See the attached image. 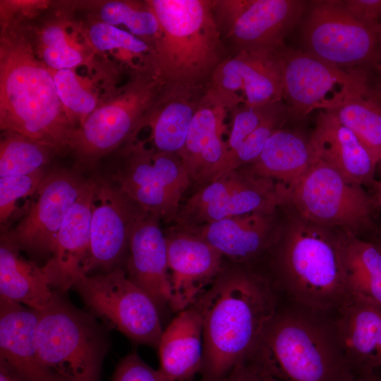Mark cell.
<instances>
[{"label": "cell", "mask_w": 381, "mask_h": 381, "mask_svg": "<svg viewBox=\"0 0 381 381\" xmlns=\"http://www.w3.org/2000/svg\"><path fill=\"white\" fill-rule=\"evenodd\" d=\"M0 381H22L3 363L0 364Z\"/></svg>", "instance_id": "cell-45"}, {"label": "cell", "mask_w": 381, "mask_h": 381, "mask_svg": "<svg viewBox=\"0 0 381 381\" xmlns=\"http://www.w3.org/2000/svg\"><path fill=\"white\" fill-rule=\"evenodd\" d=\"M44 64L51 70L72 69L83 60L81 51L59 25L45 28L40 36Z\"/></svg>", "instance_id": "cell-37"}, {"label": "cell", "mask_w": 381, "mask_h": 381, "mask_svg": "<svg viewBox=\"0 0 381 381\" xmlns=\"http://www.w3.org/2000/svg\"><path fill=\"white\" fill-rule=\"evenodd\" d=\"M87 181L67 170L47 173L23 217L3 234L20 250L52 253L62 222Z\"/></svg>", "instance_id": "cell-14"}, {"label": "cell", "mask_w": 381, "mask_h": 381, "mask_svg": "<svg viewBox=\"0 0 381 381\" xmlns=\"http://www.w3.org/2000/svg\"><path fill=\"white\" fill-rule=\"evenodd\" d=\"M159 219L144 212L135 224L129 239L128 279L144 291L159 312L170 308V284L167 247Z\"/></svg>", "instance_id": "cell-19"}, {"label": "cell", "mask_w": 381, "mask_h": 381, "mask_svg": "<svg viewBox=\"0 0 381 381\" xmlns=\"http://www.w3.org/2000/svg\"><path fill=\"white\" fill-rule=\"evenodd\" d=\"M47 173L41 169L35 173L0 177V222L2 225L15 212L20 199L35 195Z\"/></svg>", "instance_id": "cell-39"}, {"label": "cell", "mask_w": 381, "mask_h": 381, "mask_svg": "<svg viewBox=\"0 0 381 381\" xmlns=\"http://www.w3.org/2000/svg\"><path fill=\"white\" fill-rule=\"evenodd\" d=\"M313 159L332 167L350 183H373L377 164L347 127L330 111H319L308 140Z\"/></svg>", "instance_id": "cell-22"}, {"label": "cell", "mask_w": 381, "mask_h": 381, "mask_svg": "<svg viewBox=\"0 0 381 381\" xmlns=\"http://www.w3.org/2000/svg\"><path fill=\"white\" fill-rule=\"evenodd\" d=\"M304 219L355 230L369 226L377 205L362 185L350 183L329 165L313 159L291 201Z\"/></svg>", "instance_id": "cell-13"}, {"label": "cell", "mask_w": 381, "mask_h": 381, "mask_svg": "<svg viewBox=\"0 0 381 381\" xmlns=\"http://www.w3.org/2000/svg\"><path fill=\"white\" fill-rule=\"evenodd\" d=\"M373 183L375 187V200L377 206L381 207V179L377 181H374Z\"/></svg>", "instance_id": "cell-47"}, {"label": "cell", "mask_w": 381, "mask_h": 381, "mask_svg": "<svg viewBox=\"0 0 381 381\" xmlns=\"http://www.w3.org/2000/svg\"><path fill=\"white\" fill-rule=\"evenodd\" d=\"M73 288L90 313L133 342L157 349L163 333L159 312L152 299L120 267L105 274L85 275Z\"/></svg>", "instance_id": "cell-10"}, {"label": "cell", "mask_w": 381, "mask_h": 381, "mask_svg": "<svg viewBox=\"0 0 381 381\" xmlns=\"http://www.w3.org/2000/svg\"><path fill=\"white\" fill-rule=\"evenodd\" d=\"M37 322V311L0 298L1 363L22 381H61L40 357Z\"/></svg>", "instance_id": "cell-20"}, {"label": "cell", "mask_w": 381, "mask_h": 381, "mask_svg": "<svg viewBox=\"0 0 381 381\" xmlns=\"http://www.w3.org/2000/svg\"><path fill=\"white\" fill-rule=\"evenodd\" d=\"M280 303L270 277L224 267L193 305L202 321L200 381H218L249 361Z\"/></svg>", "instance_id": "cell-1"}, {"label": "cell", "mask_w": 381, "mask_h": 381, "mask_svg": "<svg viewBox=\"0 0 381 381\" xmlns=\"http://www.w3.org/2000/svg\"><path fill=\"white\" fill-rule=\"evenodd\" d=\"M97 184V180H88L65 217L55 241L50 260L56 275L55 287L62 294L87 273L91 216Z\"/></svg>", "instance_id": "cell-24"}, {"label": "cell", "mask_w": 381, "mask_h": 381, "mask_svg": "<svg viewBox=\"0 0 381 381\" xmlns=\"http://www.w3.org/2000/svg\"><path fill=\"white\" fill-rule=\"evenodd\" d=\"M122 167L114 175L116 186L145 212L159 219H176L191 179L179 155L128 142Z\"/></svg>", "instance_id": "cell-11"}, {"label": "cell", "mask_w": 381, "mask_h": 381, "mask_svg": "<svg viewBox=\"0 0 381 381\" xmlns=\"http://www.w3.org/2000/svg\"><path fill=\"white\" fill-rule=\"evenodd\" d=\"M164 86L152 70H140L121 94L95 109L73 135L71 148L80 163L92 168L102 156L133 140Z\"/></svg>", "instance_id": "cell-8"}, {"label": "cell", "mask_w": 381, "mask_h": 381, "mask_svg": "<svg viewBox=\"0 0 381 381\" xmlns=\"http://www.w3.org/2000/svg\"><path fill=\"white\" fill-rule=\"evenodd\" d=\"M375 243L377 246L379 250L381 251V239L378 242Z\"/></svg>", "instance_id": "cell-49"}, {"label": "cell", "mask_w": 381, "mask_h": 381, "mask_svg": "<svg viewBox=\"0 0 381 381\" xmlns=\"http://www.w3.org/2000/svg\"><path fill=\"white\" fill-rule=\"evenodd\" d=\"M170 284V309L193 306L224 266V256L197 234L181 227L165 235Z\"/></svg>", "instance_id": "cell-16"}, {"label": "cell", "mask_w": 381, "mask_h": 381, "mask_svg": "<svg viewBox=\"0 0 381 381\" xmlns=\"http://www.w3.org/2000/svg\"><path fill=\"white\" fill-rule=\"evenodd\" d=\"M291 199L289 193L273 181L240 168L203 185L179 210L176 220L179 227L191 229L254 212L272 214Z\"/></svg>", "instance_id": "cell-12"}, {"label": "cell", "mask_w": 381, "mask_h": 381, "mask_svg": "<svg viewBox=\"0 0 381 381\" xmlns=\"http://www.w3.org/2000/svg\"><path fill=\"white\" fill-rule=\"evenodd\" d=\"M289 116L330 111L373 85L368 70H346L301 49L283 45L275 52Z\"/></svg>", "instance_id": "cell-7"}, {"label": "cell", "mask_w": 381, "mask_h": 381, "mask_svg": "<svg viewBox=\"0 0 381 381\" xmlns=\"http://www.w3.org/2000/svg\"><path fill=\"white\" fill-rule=\"evenodd\" d=\"M344 236L304 219L271 248L270 277L281 301L334 314L349 296L342 263Z\"/></svg>", "instance_id": "cell-3"}, {"label": "cell", "mask_w": 381, "mask_h": 381, "mask_svg": "<svg viewBox=\"0 0 381 381\" xmlns=\"http://www.w3.org/2000/svg\"><path fill=\"white\" fill-rule=\"evenodd\" d=\"M342 4L361 22L381 32V0H346Z\"/></svg>", "instance_id": "cell-42"}, {"label": "cell", "mask_w": 381, "mask_h": 381, "mask_svg": "<svg viewBox=\"0 0 381 381\" xmlns=\"http://www.w3.org/2000/svg\"><path fill=\"white\" fill-rule=\"evenodd\" d=\"M207 87H185L165 85L142 128L150 126L153 148L180 155L191 121Z\"/></svg>", "instance_id": "cell-27"}, {"label": "cell", "mask_w": 381, "mask_h": 381, "mask_svg": "<svg viewBox=\"0 0 381 381\" xmlns=\"http://www.w3.org/2000/svg\"><path fill=\"white\" fill-rule=\"evenodd\" d=\"M209 86L237 95L248 105L283 100L281 70L274 52L241 51L229 56L214 71Z\"/></svg>", "instance_id": "cell-18"}, {"label": "cell", "mask_w": 381, "mask_h": 381, "mask_svg": "<svg viewBox=\"0 0 381 381\" xmlns=\"http://www.w3.org/2000/svg\"><path fill=\"white\" fill-rule=\"evenodd\" d=\"M342 263L349 294L381 307V251L375 243L347 234Z\"/></svg>", "instance_id": "cell-30"}, {"label": "cell", "mask_w": 381, "mask_h": 381, "mask_svg": "<svg viewBox=\"0 0 381 381\" xmlns=\"http://www.w3.org/2000/svg\"><path fill=\"white\" fill-rule=\"evenodd\" d=\"M112 381H171L159 370L146 364L136 353L129 354L118 363Z\"/></svg>", "instance_id": "cell-40"}, {"label": "cell", "mask_w": 381, "mask_h": 381, "mask_svg": "<svg viewBox=\"0 0 381 381\" xmlns=\"http://www.w3.org/2000/svg\"><path fill=\"white\" fill-rule=\"evenodd\" d=\"M54 291L38 313L36 341L44 365L61 381H99L109 349L104 326Z\"/></svg>", "instance_id": "cell-6"}, {"label": "cell", "mask_w": 381, "mask_h": 381, "mask_svg": "<svg viewBox=\"0 0 381 381\" xmlns=\"http://www.w3.org/2000/svg\"><path fill=\"white\" fill-rule=\"evenodd\" d=\"M241 103L237 95L208 86L179 155L191 181L205 185L221 175L228 157L226 119Z\"/></svg>", "instance_id": "cell-15"}, {"label": "cell", "mask_w": 381, "mask_h": 381, "mask_svg": "<svg viewBox=\"0 0 381 381\" xmlns=\"http://www.w3.org/2000/svg\"><path fill=\"white\" fill-rule=\"evenodd\" d=\"M270 217L254 212L185 229L200 236L223 256L243 262L273 246L277 239L272 236Z\"/></svg>", "instance_id": "cell-25"}, {"label": "cell", "mask_w": 381, "mask_h": 381, "mask_svg": "<svg viewBox=\"0 0 381 381\" xmlns=\"http://www.w3.org/2000/svg\"><path fill=\"white\" fill-rule=\"evenodd\" d=\"M306 1L301 0H251L230 33L236 53H274L301 18Z\"/></svg>", "instance_id": "cell-21"}, {"label": "cell", "mask_w": 381, "mask_h": 381, "mask_svg": "<svg viewBox=\"0 0 381 381\" xmlns=\"http://www.w3.org/2000/svg\"><path fill=\"white\" fill-rule=\"evenodd\" d=\"M312 161L308 140L296 132L280 128L272 135L257 159L245 169L256 176L273 181L292 198Z\"/></svg>", "instance_id": "cell-29"}, {"label": "cell", "mask_w": 381, "mask_h": 381, "mask_svg": "<svg viewBox=\"0 0 381 381\" xmlns=\"http://www.w3.org/2000/svg\"><path fill=\"white\" fill-rule=\"evenodd\" d=\"M55 150L46 144L7 132L0 145V177L27 175L43 169Z\"/></svg>", "instance_id": "cell-32"}, {"label": "cell", "mask_w": 381, "mask_h": 381, "mask_svg": "<svg viewBox=\"0 0 381 381\" xmlns=\"http://www.w3.org/2000/svg\"><path fill=\"white\" fill-rule=\"evenodd\" d=\"M51 71L58 95L68 118L72 123L73 119H78L80 126L97 108L95 95L82 83V79L72 69Z\"/></svg>", "instance_id": "cell-34"}, {"label": "cell", "mask_w": 381, "mask_h": 381, "mask_svg": "<svg viewBox=\"0 0 381 381\" xmlns=\"http://www.w3.org/2000/svg\"><path fill=\"white\" fill-rule=\"evenodd\" d=\"M4 234L0 243V298L40 311L52 300L56 277L51 261L42 267L25 260Z\"/></svg>", "instance_id": "cell-26"}, {"label": "cell", "mask_w": 381, "mask_h": 381, "mask_svg": "<svg viewBox=\"0 0 381 381\" xmlns=\"http://www.w3.org/2000/svg\"><path fill=\"white\" fill-rule=\"evenodd\" d=\"M218 381H257L254 366L249 362L238 365Z\"/></svg>", "instance_id": "cell-43"}, {"label": "cell", "mask_w": 381, "mask_h": 381, "mask_svg": "<svg viewBox=\"0 0 381 381\" xmlns=\"http://www.w3.org/2000/svg\"><path fill=\"white\" fill-rule=\"evenodd\" d=\"M160 30L152 67L167 85L205 87L229 56L214 20L213 0H151Z\"/></svg>", "instance_id": "cell-5"}, {"label": "cell", "mask_w": 381, "mask_h": 381, "mask_svg": "<svg viewBox=\"0 0 381 381\" xmlns=\"http://www.w3.org/2000/svg\"><path fill=\"white\" fill-rule=\"evenodd\" d=\"M252 365L254 366L255 369L257 381H280L276 377L262 372V370L258 369L257 367H255L253 364Z\"/></svg>", "instance_id": "cell-46"}, {"label": "cell", "mask_w": 381, "mask_h": 381, "mask_svg": "<svg viewBox=\"0 0 381 381\" xmlns=\"http://www.w3.org/2000/svg\"><path fill=\"white\" fill-rule=\"evenodd\" d=\"M379 163H380V164H381V155H380V160H379Z\"/></svg>", "instance_id": "cell-50"}, {"label": "cell", "mask_w": 381, "mask_h": 381, "mask_svg": "<svg viewBox=\"0 0 381 381\" xmlns=\"http://www.w3.org/2000/svg\"><path fill=\"white\" fill-rule=\"evenodd\" d=\"M350 381H381V374L373 372L366 374L353 375Z\"/></svg>", "instance_id": "cell-44"}, {"label": "cell", "mask_w": 381, "mask_h": 381, "mask_svg": "<svg viewBox=\"0 0 381 381\" xmlns=\"http://www.w3.org/2000/svg\"><path fill=\"white\" fill-rule=\"evenodd\" d=\"M288 117H289L288 109L284 102L282 101L241 145L229 156L222 174L253 163L260 154L268 139L274 132L282 128Z\"/></svg>", "instance_id": "cell-35"}, {"label": "cell", "mask_w": 381, "mask_h": 381, "mask_svg": "<svg viewBox=\"0 0 381 381\" xmlns=\"http://www.w3.org/2000/svg\"><path fill=\"white\" fill-rule=\"evenodd\" d=\"M102 21L111 25H125L130 33L147 42L151 48L160 26L149 1L145 3L111 1L100 11Z\"/></svg>", "instance_id": "cell-33"}, {"label": "cell", "mask_w": 381, "mask_h": 381, "mask_svg": "<svg viewBox=\"0 0 381 381\" xmlns=\"http://www.w3.org/2000/svg\"><path fill=\"white\" fill-rule=\"evenodd\" d=\"M145 211L117 186L97 181L90 223L87 272L111 269L122 257L131 231Z\"/></svg>", "instance_id": "cell-17"}, {"label": "cell", "mask_w": 381, "mask_h": 381, "mask_svg": "<svg viewBox=\"0 0 381 381\" xmlns=\"http://www.w3.org/2000/svg\"><path fill=\"white\" fill-rule=\"evenodd\" d=\"M89 37L99 51L117 49L124 54L127 59L142 58L152 68L151 47L129 32L100 21L91 26Z\"/></svg>", "instance_id": "cell-36"}, {"label": "cell", "mask_w": 381, "mask_h": 381, "mask_svg": "<svg viewBox=\"0 0 381 381\" xmlns=\"http://www.w3.org/2000/svg\"><path fill=\"white\" fill-rule=\"evenodd\" d=\"M304 51L337 67L373 71L381 65V32L353 16L342 1H315L302 25Z\"/></svg>", "instance_id": "cell-9"}, {"label": "cell", "mask_w": 381, "mask_h": 381, "mask_svg": "<svg viewBox=\"0 0 381 381\" xmlns=\"http://www.w3.org/2000/svg\"><path fill=\"white\" fill-rule=\"evenodd\" d=\"M251 0H213L214 20L222 34L226 37Z\"/></svg>", "instance_id": "cell-41"}, {"label": "cell", "mask_w": 381, "mask_h": 381, "mask_svg": "<svg viewBox=\"0 0 381 381\" xmlns=\"http://www.w3.org/2000/svg\"><path fill=\"white\" fill-rule=\"evenodd\" d=\"M282 101L262 105H248L241 103L230 111L229 115L230 129L228 131L226 138L228 157Z\"/></svg>", "instance_id": "cell-38"}, {"label": "cell", "mask_w": 381, "mask_h": 381, "mask_svg": "<svg viewBox=\"0 0 381 381\" xmlns=\"http://www.w3.org/2000/svg\"><path fill=\"white\" fill-rule=\"evenodd\" d=\"M334 318L352 374L377 372L381 368V307L349 294Z\"/></svg>", "instance_id": "cell-23"}, {"label": "cell", "mask_w": 381, "mask_h": 381, "mask_svg": "<svg viewBox=\"0 0 381 381\" xmlns=\"http://www.w3.org/2000/svg\"><path fill=\"white\" fill-rule=\"evenodd\" d=\"M159 370L171 381H192L203 358L202 321L192 306L179 312L163 331L157 348Z\"/></svg>", "instance_id": "cell-28"}, {"label": "cell", "mask_w": 381, "mask_h": 381, "mask_svg": "<svg viewBox=\"0 0 381 381\" xmlns=\"http://www.w3.org/2000/svg\"><path fill=\"white\" fill-rule=\"evenodd\" d=\"M373 72L377 76L375 83L374 84L375 89L381 96V65L376 68Z\"/></svg>", "instance_id": "cell-48"}, {"label": "cell", "mask_w": 381, "mask_h": 381, "mask_svg": "<svg viewBox=\"0 0 381 381\" xmlns=\"http://www.w3.org/2000/svg\"><path fill=\"white\" fill-rule=\"evenodd\" d=\"M280 381H350L334 314L281 301L248 361Z\"/></svg>", "instance_id": "cell-2"}, {"label": "cell", "mask_w": 381, "mask_h": 381, "mask_svg": "<svg viewBox=\"0 0 381 381\" xmlns=\"http://www.w3.org/2000/svg\"><path fill=\"white\" fill-rule=\"evenodd\" d=\"M330 111L357 136L378 164L381 155V96L375 85Z\"/></svg>", "instance_id": "cell-31"}, {"label": "cell", "mask_w": 381, "mask_h": 381, "mask_svg": "<svg viewBox=\"0 0 381 381\" xmlns=\"http://www.w3.org/2000/svg\"><path fill=\"white\" fill-rule=\"evenodd\" d=\"M0 126L56 150L71 147L76 130L59 99L51 70L19 40L1 42Z\"/></svg>", "instance_id": "cell-4"}]
</instances>
